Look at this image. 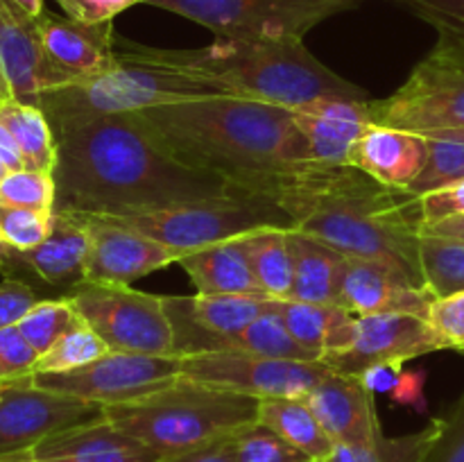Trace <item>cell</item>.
Wrapping results in <instances>:
<instances>
[{
  "label": "cell",
  "instance_id": "6da1fadb",
  "mask_svg": "<svg viewBox=\"0 0 464 462\" xmlns=\"http://www.w3.org/2000/svg\"><path fill=\"white\" fill-rule=\"evenodd\" d=\"M53 130L54 211L121 217L245 193L225 177L179 161L136 113L89 118Z\"/></svg>",
  "mask_w": 464,
  "mask_h": 462
},
{
  "label": "cell",
  "instance_id": "7a4b0ae2",
  "mask_svg": "<svg viewBox=\"0 0 464 462\" xmlns=\"http://www.w3.org/2000/svg\"><path fill=\"white\" fill-rule=\"evenodd\" d=\"M134 113L179 161L275 202L313 166L293 109L279 104L222 95Z\"/></svg>",
  "mask_w": 464,
  "mask_h": 462
},
{
  "label": "cell",
  "instance_id": "3957f363",
  "mask_svg": "<svg viewBox=\"0 0 464 462\" xmlns=\"http://www.w3.org/2000/svg\"><path fill=\"white\" fill-rule=\"evenodd\" d=\"M276 204L293 217V229L313 236L344 256L370 258L424 285L420 240L421 197L365 175L356 166H317L279 195Z\"/></svg>",
  "mask_w": 464,
  "mask_h": 462
},
{
  "label": "cell",
  "instance_id": "277c9868",
  "mask_svg": "<svg viewBox=\"0 0 464 462\" xmlns=\"http://www.w3.org/2000/svg\"><path fill=\"white\" fill-rule=\"evenodd\" d=\"M116 50L222 86L231 98L297 109L322 98L370 100L367 91L335 75L304 39H220L195 50L152 48L116 36Z\"/></svg>",
  "mask_w": 464,
  "mask_h": 462
},
{
  "label": "cell",
  "instance_id": "5b68a950",
  "mask_svg": "<svg viewBox=\"0 0 464 462\" xmlns=\"http://www.w3.org/2000/svg\"><path fill=\"white\" fill-rule=\"evenodd\" d=\"M261 399L179 379L131 403L104 408V417L163 460L236 438L258 421Z\"/></svg>",
  "mask_w": 464,
  "mask_h": 462
},
{
  "label": "cell",
  "instance_id": "8992f818",
  "mask_svg": "<svg viewBox=\"0 0 464 462\" xmlns=\"http://www.w3.org/2000/svg\"><path fill=\"white\" fill-rule=\"evenodd\" d=\"M116 66L89 80L45 91L36 100L50 125H68L100 116L145 111L152 107L229 95L222 86L161 63L143 62L116 50Z\"/></svg>",
  "mask_w": 464,
  "mask_h": 462
},
{
  "label": "cell",
  "instance_id": "52a82bcc",
  "mask_svg": "<svg viewBox=\"0 0 464 462\" xmlns=\"http://www.w3.org/2000/svg\"><path fill=\"white\" fill-rule=\"evenodd\" d=\"M111 220L150 236L179 256L267 226L293 229V217L275 199L252 193L198 199V202L175 204L159 211L121 216Z\"/></svg>",
  "mask_w": 464,
  "mask_h": 462
},
{
  "label": "cell",
  "instance_id": "ba28073f",
  "mask_svg": "<svg viewBox=\"0 0 464 462\" xmlns=\"http://www.w3.org/2000/svg\"><path fill=\"white\" fill-rule=\"evenodd\" d=\"M372 120L430 134L464 127V41L438 36L435 48L412 68L390 98L370 100Z\"/></svg>",
  "mask_w": 464,
  "mask_h": 462
},
{
  "label": "cell",
  "instance_id": "9c48e42d",
  "mask_svg": "<svg viewBox=\"0 0 464 462\" xmlns=\"http://www.w3.org/2000/svg\"><path fill=\"white\" fill-rule=\"evenodd\" d=\"M179 14L220 39H304L356 0H143Z\"/></svg>",
  "mask_w": 464,
  "mask_h": 462
},
{
  "label": "cell",
  "instance_id": "30bf717a",
  "mask_svg": "<svg viewBox=\"0 0 464 462\" xmlns=\"http://www.w3.org/2000/svg\"><path fill=\"white\" fill-rule=\"evenodd\" d=\"M68 299L111 351L177 356L175 331L159 294L130 285L82 284Z\"/></svg>",
  "mask_w": 464,
  "mask_h": 462
},
{
  "label": "cell",
  "instance_id": "8fae6325",
  "mask_svg": "<svg viewBox=\"0 0 464 462\" xmlns=\"http://www.w3.org/2000/svg\"><path fill=\"white\" fill-rule=\"evenodd\" d=\"M179 374L186 380L254 399H306L334 370L324 361H279L222 349L181 356Z\"/></svg>",
  "mask_w": 464,
  "mask_h": 462
},
{
  "label": "cell",
  "instance_id": "7c38bea8",
  "mask_svg": "<svg viewBox=\"0 0 464 462\" xmlns=\"http://www.w3.org/2000/svg\"><path fill=\"white\" fill-rule=\"evenodd\" d=\"M32 383L41 390L84 399L98 406H121L139 401L181 379L179 356L109 351L107 356L59 374H34Z\"/></svg>",
  "mask_w": 464,
  "mask_h": 462
},
{
  "label": "cell",
  "instance_id": "4fadbf2b",
  "mask_svg": "<svg viewBox=\"0 0 464 462\" xmlns=\"http://www.w3.org/2000/svg\"><path fill=\"white\" fill-rule=\"evenodd\" d=\"M89 254V216L53 211L48 238L27 252L3 247L0 274L25 281L41 299L68 297L86 284L84 265Z\"/></svg>",
  "mask_w": 464,
  "mask_h": 462
},
{
  "label": "cell",
  "instance_id": "5bb4252c",
  "mask_svg": "<svg viewBox=\"0 0 464 462\" xmlns=\"http://www.w3.org/2000/svg\"><path fill=\"white\" fill-rule=\"evenodd\" d=\"M447 349L442 335L429 317L411 313H379L356 317L353 340L347 349L326 353L322 361L344 376H361L381 362H408L426 353Z\"/></svg>",
  "mask_w": 464,
  "mask_h": 462
},
{
  "label": "cell",
  "instance_id": "9a60e30c",
  "mask_svg": "<svg viewBox=\"0 0 464 462\" xmlns=\"http://www.w3.org/2000/svg\"><path fill=\"white\" fill-rule=\"evenodd\" d=\"M102 415L104 408L98 403L48 392L32 379L16 380L0 401V457L32 451L50 435Z\"/></svg>",
  "mask_w": 464,
  "mask_h": 462
},
{
  "label": "cell",
  "instance_id": "2e32d148",
  "mask_svg": "<svg viewBox=\"0 0 464 462\" xmlns=\"http://www.w3.org/2000/svg\"><path fill=\"white\" fill-rule=\"evenodd\" d=\"M179 261V254L150 236L139 234L104 216H89L86 284L130 285L145 274Z\"/></svg>",
  "mask_w": 464,
  "mask_h": 462
},
{
  "label": "cell",
  "instance_id": "e0dca14e",
  "mask_svg": "<svg viewBox=\"0 0 464 462\" xmlns=\"http://www.w3.org/2000/svg\"><path fill=\"white\" fill-rule=\"evenodd\" d=\"M435 297L429 288L417 285L394 267L370 258L344 256L340 276V306L352 315H379V313H411L430 317Z\"/></svg>",
  "mask_w": 464,
  "mask_h": 462
},
{
  "label": "cell",
  "instance_id": "ac0fdd59",
  "mask_svg": "<svg viewBox=\"0 0 464 462\" xmlns=\"http://www.w3.org/2000/svg\"><path fill=\"white\" fill-rule=\"evenodd\" d=\"M36 34L50 66L71 84L116 66V34L111 23H82L44 12Z\"/></svg>",
  "mask_w": 464,
  "mask_h": 462
},
{
  "label": "cell",
  "instance_id": "d6986e66",
  "mask_svg": "<svg viewBox=\"0 0 464 462\" xmlns=\"http://www.w3.org/2000/svg\"><path fill=\"white\" fill-rule=\"evenodd\" d=\"M0 72L12 98L36 104L41 93L68 84L48 63L36 34V18L12 0H0Z\"/></svg>",
  "mask_w": 464,
  "mask_h": 462
},
{
  "label": "cell",
  "instance_id": "ffe728a7",
  "mask_svg": "<svg viewBox=\"0 0 464 462\" xmlns=\"http://www.w3.org/2000/svg\"><path fill=\"white\" fill-rule=\"evenodd\" d=\"M317 166H352V149L372 125L370 100L322 98L293 109Z\"/></svg>",
  "mask_w": 464,
  "mask_h": 462
},
{
  "label": "cell",
  "instance_id": "44dd1931",
  "mask_svg": "<svg viewBox=\"0 0 464 462\" xmlns=\"http://www.w3.org/2000/svg\"><path fill=\"white\" fill-rule=\"evenodd\" d=\"M304 401L335 444H362L383 433L374 394L358 376L329 374Z\"/></svg>",
  "mask_w": 464,
  "mask_h": 462
},
{
  "label": "cell",
  "instance_id": "7402d4cb",
  "mask_svg": "<svg viewBox=\"0 0 464 462\" xmlns=\"http://www.w3.org/2000/svg\"><path fill=\"white\" fill-rule=\"evenodd\" d=\"M36 462H163V457L118 428L107 417L50 435L32 448Z\"/></svg>",
  "mask_w": 464,
  "mask_h": 462
},
{
  "label": "cell",
  "instance_id": "603a6c76",
  "mask_svg": "<svg viewBox=\"0 0 464 462\" xmlns=\"http://www.w3.org/2000/svg\"><path fill=\"white\" fill-rule=\"evenodd\" d=\"M429 159V139L372 122L352 149V166L394 188H411Z\"/></svg>",
  "mask_w": 464,
  "mask_h": 462
},
{
  "label": "cell",
  "instance_id": "cb8c5ba5",
  "mask_svg": "<svg viewBox=\"0 0 464 462\" xmlns=\"http://www.w3.org/2000/svg\"><path fill=\"white\" fill-rule=\"evenodd\" d=\"M177 263L202 294H263L245 254L243 236L181 254Z\"/></svg>",
  "mask_w": 464,
  "mask_h": 462
},
{
  "label": "cell",
  "instance_id": "d4e9b609",
  "mask_svg": "<svg viewBox=\"0 0 464 462\" xmlns=\"http://www.w3.org/2000/svg\"><path fill=\"white\" fill-rule=\"evenodd\" d=\"M290 333L317 356L343 351L352 344L356 315L334 303H308L297 299H272Z\"/></svg>",
  "mask_w": 464,
  "mask_h": 462
},
{
  "label": "cell",
  "instance_id": "484cf974",
  "mask_svg": "<svg viewBox=\"0 0 464 462\" xmlns=\"http://www.w3.org/2000/svg\"><path fill=\"white\" fill-rule=\"evenodd\" d=\"M290 247L295 256V281L290 299L340 306V276H343L344 254L295 229H290Z\"/></svg>",
  "mask_w": 464,
  "mask_h": 462
},
{
  "label": "cell",
  "instance_id": "4316f807",
  "mask_svg": "<svg viewBox=\"0 0 464 462\" xmlns=\"http://www.w3.org/2000/svg\"><path fill=\"white\" fill-rule=\"evenodd\" d=\"M258 424L275 430L279 438L306 453L311 460L326 462L334 457L335 442L322 428L304 399H261L258 401Z\"/></svg>",
  "mask_w": 464,
  "mask_h": 462
},
{
  "label": "cell",
  "instance_id": "83f0119b",
  "mask_svg": "<svg viewBox=\"0 0 464 462\" xmlns=\"http://www.w3.org/2000/svg\"><path fill=\"white\" fill-rule=\"evenodd\" d=\"M243 247L261 293L270 299L293 297L295 256L290 247V229L267 226L245 234Z\"/></svg>",
  "mask_w": 464,
  "mask_h": 462
},
{
  "label": "cell",
  "instance_id": "f1b7e54d",
  "mask_svg": "<svg viewBox=\"0 0 464 462\" xmlns=\"http://www.w3.org/2000/svg\"><path fill=\"white\" fill-rule=\"evenodd\" d=\"M0 122L12 131L27 170L53 172L57 168V139L44 109L23 100L0 102Z\"/></svg>",
  "mask_w": 464,
  "mask_h": 462
},
{
  "label": "cell",
  "instance_id": "f546056e",
  "mask_svg": "<svg viewBox=\"0 0 464 462\" xmlns=\"http://www.w3.org/2000/svg\"><path fill=\"white\" fill-rule=\"evenodd\" d=\"M222 349L254 353V356L263 358H279V361H322L317 353L308 351V349L290 333V329L285 326V322L281 320L279 313L272 308V303L270 311L263 313V315L258 317V320H254L247 329L227 338L218 351H222Z\"/></svg>",
  "mask_w": 464,
  "mask_h": 462
},
{
  "label": "cell",
  "instance_id": "4dcf8cb0",
  "mask_svg": "<svg viewBox=\"0 0 464 462\" xmlns=\"http://www.w3.org/2000/svg\"><path fill=\"white\" fill-rule=\"evenodd\" d=\"M420 263L426 288L435 299L464 293V243L421 236Z\"/></svg>",
  "mask_w": 464,
  "mask_h": 462
},
{
  "label": "cell",
  "instance_id": "1f68e13d",
  "mask_svg": "<svg viewBox=\"0 0 464 462\" xmlns=\"http://www.w3.org/2000/svg\"><path fill=\"white\" fill-rule=\"evenodd\" d=\"M109 351L111 349L107 347V342L82 320L80 324L66 331L48 351L41 353L34 365V374H59V371L77 370L107 356Z\"/></svg>",
  "mask_w": 464,
  "mask_h": 462
},
{
  "label": "cell",
  "instance_id": "d6a6232c",
  "mask_svg": "<svg viewBox=\"0 0 464 462\" xmlns=\"http://www.w3.org/2000/svg\"><path fill=\"white\" fill-rule=\"evenodd\" d=\"M430 433L433 426L429 421L426 428L401 438H388L385 433H379L370 442L335 444L331 462H417L429 444Z\"/></svg>",
  "mask_w": 464,
  "mask_h": 462
},
{
  "label": "cell",
  "instance_id": "836d02e7",
  "mask_svg": "<svg viewBox=\"0 0 464 462\" xmlns=\"http://www.w3.org/2000/svg\"><path fill=\"white\" fill-rule=\"evenodd\" d=\"M82 317L77 315L75 306L68 297H54V299H39L34 306L27 311V315L18 322V331L23 338L39 351H48L66 331L80 324Z\"/></svg>",
  "mask_w": 464,
  "mask_h": 462
},
{
  "label": "cell",
  "instance_id": "e575fe53",
  "mask_svg": "<svg viewBox=\"0 0 464 462\" xmlns=\"http://www.w3.org/2000/svg\"><path fill=\"white\" fill-rule=\"evenodd\" d=\"M460 181H464V143L429 139V159H426L424 170L408 190L417 197H424Z\"/></svg>",
  "mask_w": 464,
  "mask_h": 462
},
{
  "label": "cell",
  "instance_id": "d590c367",
  "mask_svg": "<svg viewBox=\"0 0 464 462\" xmlns=\"http://www.w3.org/2000/svg\"><path fill=\"white\" fill-rule=\"evenodd\" d=\"M0 202L14 207L34 208V211H54L57 202V181L53 172L16 170L0 181Z\"/></svg>",
  "mask_w": 464,
  "mask_h": 462
},
{
  "label": "cell",
  "instance_id": "8d00e7d4",
  "mask_svg": "<svg viewBox=\"0 0 464 462\" xmlns=\"http://www.w3.org/2000/svg\"><path fill=\"white\" fill-rule=\"evenodd\" d=\"M50 229H53V213L0 202V245L3 247L27 252L44 243Z\"/></svg>",
  "mask_w": 464,
  "mask_h": 462
},
{
  "label": "cell",
  "instance_id": "74e56055",
  "mask_svg": "<svg viewBox=\"0 0 464 462\" xmlns=\"http://www.w3.org/2000/svg\"><path fill=\"white\" fill-rule=\"evenodd\" d=\"M236 462H315L263 424H252L234 438Z\"/></svg>",
  "mask_w": 464,
  "mask_h": 462
},
{
  "label": "cell",
  "instance_id": "f35d334b",
  "mask_svg": "<svg viewBox=\"0 0 464 462\" xmlns=\"http://www.w3.org/2000/svg\"><path fill=\"white\" fill-rule=\"evenodd\" d=\"M430 426L433 433L417 462H464V394Z\"/></svg>",
  "mask_w": 464,
  "mask_h": 462
},
{
  "label": "cell",
  "instance_id": "ab89813d",
  "mask_svg": "<svg viewBox=\"0 0 464 462\" xmlns=\"http://www.w3.org/2000/svg\"><path fill=\"white\" fill-rule=\"evenodd\" d=\"M36 361L39 351L23 338L18 326L0 331V383L30 379L34 374Z\"/></svg>",
  "mask_w": 464,
  "mask_h": 462
},
{
  "label": "cell",
  "instance_id": "60d3db41",
  "mask_svg": "<svg viewBox=\"0 0 464 462\" xmlns=\"http://www.w3.org/2000/svg\"><path fill=\"white\" fill-rule=\"evenodd\" d=\"M417 18L438 30V34L464 41V0H401Z\"/></svg>",
  "mask_w": 464,
  "mask_h": 462
},
{
  "label": "cell",
  "instance_id": "b9f144b4",
  "mask_svg": "<svg viewBox=\"0 0 464 462\" xmlns=\"http://www.w3.org/2000/svg\"><path fill=\"white\" fill-rule=\"evenodd\" d=\"M429 320L444 338L447 349L464 351V293L435 299Z\"/></svg>",
  "mask_w": 464,
  "mask_h": 462
},
{
  "label": "cell",
  "instance_id": "7bdbcfd3",
  "mask_svg": "<svg viewBox=\"0 0 464 462\" xmlns=\"http://www.w3.org/2000/svg\"><path fill=\"white\" fill-rule=\"evenodd\" d=\"M39 299L36 290L30 288L25 281L5 276L0 281V331L16 326Z\"/></svg>",
  "mask_w": 464,
  "mask_h": 462
},
{
  "label": "cell",
  "instance_id": "ee69618b",
  "mask_svg": "<svg viewBox=\"0 0 464 462\" xmlns=\"http://www.w3.org/2000/svg\"><path fill=\"white\" fill-rule=\"evenodd\" d=\"M68 18L82 23H111L125 9L143 0H57Z\"/></svg>",
  "mask_w": 464,
  "mask_h": 462
},
{
  "label": "cell",
  "instance_id": "f6af8a7d",
  "mask_svg": "<svg viewBox=\"0 0 464 462\" xmlns=\"http://www.w3.org/2000/svg\"><path fill=\"white\" fill-rule=\"evenodd\" d=\"M421 211H424V222L440 220V217L453 216V213H464V181L438 190V193L424 195Z\"/></svg>",
  "mask_w": 464,
  "mask_h": 462
},
{
  "label": "cell",
  "instance_id": "bcb514c9",
  "mask_svg": "<svg viewBox=\"0 0 464 462\" xmlns=\"http://www.w3.org/2000/svg\"><path fill=\"white\" fill-rule=\"evenodd\" d=\"M401 362H381V365L367 367L358 379L362 380V385H365L372 394H390V397H392L394 390L401 383Z\"/></svg>",
  "mask_w": 464,
  "mask_h": 462
},
{
  "label": "cell",
  "instance_id": "7dc6e473",
  "mask_svg": "<svg viewBox=\"0 0 464 462\" xmlns=\"http://www.w3.org/2000/svg\"><path fill=\"white\" fill-rule=\"evenodd\" d=\"M424 371H406L403 370L401 383L394 390L392 401L401 403V406L417 408V410H424Z\"/></svg>",
  "mask_w": 464,
  "mask_h": 462
},
{
  "label": "cell",
  "instance_id": "c3c4849f",
  "mask_svg": "<svg viewBox=\"0 0 464 462\" xmlns=\"http://www.w3.org/2000/svg\"><path fill=\"white\" fill-rule=\"evenodd\" d=\"M163 462H236L234 438L222 439V442L211 444V447L198 448V451L181 453L177 457H168Z\"/></svg>",
  "mask_w": 464,
  "mask_h": 462
},
{
  "label": "cell",
  "instance_id": "681fc988",
  "mask_svg": "<svg viewBox=\"0 0 464 462\" xmlns=\"http://www.w3.org/2000/svg\"><path fill=\"white\" fill-rule=\"evenodd\" d=\"M421 236H435V238L464 243V213H453V216L440 217V220L424 222L421 225Z\"/></svg>",
  "mask_w": 464,
  "mask_h": 462
},
{
  "label": "cell",
  "instance_id": "f907efd6",
  "mask_svg": "<svg viewBox=\"0 0 464 462\" xmlns=\"http://www.w3.org/2000/svg\"><path fill=\"white\" fill-rule=\"evenodd\" d=\"M0 163H3L9 172L25 170V161H23L21 149H18L12 131H9L3 122H0Z\"/></svg>",
  "mask_w": 464,
  "mask_h": 462
},
{
  "label": "cell",
  "instance_id": "816d5d0a",
  "mask_svg": "<svg viewBox=\"0 0 464 462\" xmlns=\"http://www.w3.org/2000/svg\"><path fill=\"white\" fill-rule=\"evenodd\" d=\"M12 3L16 5V7H21L23 12H25L27 16H32V18H39L41 14L45 12L44 0H12Z\"/></svg>",
  "mask_w": 464,
  "mask_h": 462
},
{
  "label": "cell",
  "instance_id": "f5cc1de1",
  "mask_svg": "<svg viewBox=\"0 0 464 462\" xmlns=\"http://www.w3.org/2000/svg\"><path fill=\"white\" fill-rule=\"evenodd\" d=\"M426 139L458 140V143H464V127H462V130H442V131H430V134H426Z\"/></svg>",
  "mask_w": 464,
  "mask_h": 462
},
{
  "label": "cell",
  "instance_id": "db71d44e",
  "mask_svg": "<svg viewBox=\"0 0 464 462\" xmlns=\"http://www.w3.org/2000/svg\"><path fill=\"white\" fill-rule=\"evenodd\" d=\"M0 462H36V460L32 457V451H25V453H16V456L0 457Z\"/></svg>",
  "mask_w": 464,
  "mask_h": 462
},
{
  "label": "cell",
  "instance_id": "11a10c76",
  "mask_svg": "<svg viewBox=\"0 0 464 462\" xmlns=\"http://www.w3.org/2000/svg\"><path fill=\"white\" fill-rule=\"evenodd\" d=\"M12 98V89H9V84L5 82L3 72H0V102H5V100Z\"/></svg>",
  "mask_w": 464,
  "mask_h": 462
},
{
  "label": "cell",
  "instance_id": "9f6ffc18",
  "mask_svg": "<svg viewBox=\"0 0 464 462\" xmlns=\"http://www.w3.org/2000/svg\"><path fill=\"white\" fill-rule=\"evenodd\" d=\"M14 383H16V380H14ZM9 388H12V383H0V401H3V397L7 394Z\"/></svg>",
  "mask_w": 464,
  "mask_h": 462
},
{
  "label": "cell",
  "instance_id": "6f0895ef",
  "mask_svg": "<svg viewBox=\"0 0 464 462\" xmlns=\"http://www.w3.org/2000/svg\"><path fill=\"white\" fill-rule=\"evenodd\" d=\"M7 175H9V170H7V168L3 166V163H0V181H3L5 177H7Z\"/></svg>",
  "mask_w": 464,
  "mask_h": 462
},
{
  "label": "cell",
  "instance_id": "680465c9",
  "mask_svg": "<svg viewBox=\"0 0 464 462\" xmlns=\"http://www.w3.org/2000/svg\"><path fill=\"white\" fill-rule=\"evenodd\" d=\"M0 265H3V245H0Z\"/></svg>",
  "mask_w": 464,
  "mask_h": 462
},
{
  "label": "cell",
  "instance_id": "91938a15",
  "mask_svg": "<svg viewBox=\"0 0 464 462\" xmlns=\"http://www.w3.org/2000/svg\"><path fill=\"white\" fill-rule=\"evenodd\" d=\"M326 462H331V460H326Z\"/></svg>",
  "mask_w": 464,
  "mask_h": 462
}]
</instances>
